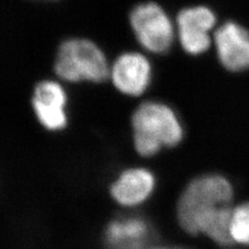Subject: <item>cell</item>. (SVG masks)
I'll return each mask as SVG.
<instances>
[{"label":"cell","instance_id":"cell-11","mask_svg":"<svg viewBox=\"0 0 249 249\" xmlns=\"http://www.w3.org/2000/svg\"><path fill=\"white\" fill-rule=\"evenodd\" d=\"M231 211L230 206H218L202 211L194 220L193 235L204 233L221 246L231 245Z\"/></svg>","mask_w":249,"mask_h":249},{"label":"cell","instance_id":"cell-5","mask_svg":"<svg viewBox=\"0 0 249 249\" xmlns=\"http://www.w3.org/2000/svg\"><path fill=\"white\" fill-rule=\"evenodd\" d=\"M216 24L215 13L205 5L185 7L177 16L178 37L182 48L191 55L206 52L211 45L209 31Z\"/></svg>","mask_w":249,"mask_h":249},{"label":"cell","instance_id":"cell-12","mask_svg":"<svg viewBox=\"0 0 249 249\" xmlns=\"http://www.w3.org/2000/svg\"><path fill=\"white\" fill-rule=\"evenodd\" d=\"M231 235L233 243L249 245V202L232 209Z\"/></svg>","mask_w":249,"mask_h":249},{"label":"cell","instance_id":"cell-6","mask_svg":"<svg viewBox=\"0 0 249 249\" xmlns=\"http://www.w3.org/2000/svg\"><path fill=\"white\" fill-rule=\"evenodd\" d=\"M109 77L119 91L127 96L137 97L149 88L152 67L150 61L142 54L126 52L114 60Z\"/></svg>","mask_w":249,"mask_h":249},{"label":"cell","instance_id":"cell-4","mask_svg":"<svg viewBox=\"0 0 249 249\" xmlns=\"http://www.w3.org/2000/svg\"><path fill=\"white\" fill-rule=\"evenodd\" d=\"M130 25L136 40L146 51L164 54L174 43L175 29L166 12L156 2H144L133 7Z\"/></svg>","mask_w":249,"mask_h":249},{"label":"cell","instance_id":"cell-10","mask_svg":"<svg viewBox=\"0 0 249 249\" xmlns=\"http://www.w3.org/2000/svg\"><path fill=\"white\" fill-rule=\"evenodd\" d=\"M150 225L140 217H124L107 225V249H146L151 240Z\"/></svg>","mask_w":249,"mask_h":249},{"label":"cell","instance_id":"cell-8","mask_svg":"<svg viewBox=\"0 0 249 249\" xmlns=\"http://www.w3.org/2000/svg\"><path fill=\"white\" fill-rule=\"evenodd\" d=\"M67 95L55 81L38 82L34 90L33 107L36 119L49 131H58L67 126Z\"/></svg>","mask_w":249,"mask_h":249},{"label":"cell","instance_id":"cell-13","mask_svg":"<svg viewBox=\"0 0 249 249\" xmlns=\"http://www.w3.org/2000/svg\"><path fill=\"white\" fill-rule=\"evenodd\" d=\"M146 249H168V247H161V246H152V247H147Z\"/></svg>","mask_w":249,"mask_h":249},{"label":"cell","instance_id":"cell-7","mask_svg":"<svg viewBox=\"0 0 249 249\" xmlns=\"http://www.w3.org/2000/svg\"><path fill=\"white\" fill-rule=\"evenodd\" d=\"M214 41L221 65L231 72L249 69V31L233 21L215 31Z\"/></svg>","mask_w":249,"mask_h":249},{"label":"cell","instance_id":"cell-2","mask_svg":"<svg viewBox=\"0 0 249 249\" xmlns=\"http://www.w3.org/2000/svg\"><path fill=\"white\" fill-rule=\"evenodd\" d=\"M54 72L68 82L100 83L107 79L110 69L103 51L95 43L87 38L73 37L59 45Z\"/></svg>","mask_w":249,"mask_h":249},{"label":"cell","instance_id":"cell-1","mask_svg":"<svg viewBox=\"0 0 249 249\" xmlns=\"http://www.w3.org/2000/svg\"><path fill=\"white\" fill-rule=\"evenodd\" d=\"M133 143L142 157H152L163 146L174 147L183 139V127L168 105L147 101L140 104L132 115Z\"/></svg>","mask_w":249,"mask_h":249},{"label":"cell","instance_id":"cell-9","mask_svg":"<svg viewBox=\"0 0 249 249\" xmlns=\"http://www.w3.org/2000/svg\"><path fill=\"white\" fill-rule=\"evenodd\" d=\"M155 188V178L145 168L124 170L110 186L112 198L124 207H135L150 197Z\"/></svg>","mask_w":249,"mask_h":249},{"label":"cell","instance_id":"cell-3","mask_svg":"<svg viewBox=\"0 0 249 249\" xmlns=\"http://www.w3.org/2000/svg\"><path fill=\"white\" fill-rule=\"evenodd\" d=\"M232 187L220 175L197 177L185 187L177 205L178 224L193 235V225L196 216L207 209L229 206L232 198Z\"/></svg>","mask_w":249,"mask_h":249}]
</instances>
